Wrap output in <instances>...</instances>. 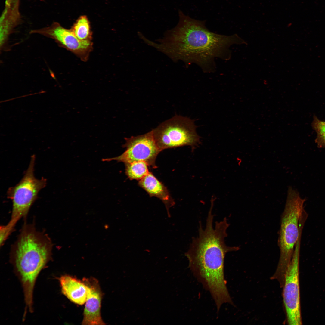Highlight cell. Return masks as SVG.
Returning <instances> with one entry per match:
<instances>
[{
  "mask_svg": "<svg viewBox=\"0 0 325 325\" xmlns=\"http://www.w3.org/2000/svg\"><path fill=\"white\" fill-rule=\"evenodd\" d=\"M125 139V142L122 147L126 149L122 154L115 157L103 159L102 161L116 160L124 164L142 161L148 166L156 167L155 160L161 151L154 138L152 130L142 135Z\"/></svg>",
  "mask_w": 325,
  "mask_h": 325,
  "instance_id": "obj_8",
  "label": "cell"
},
{
  "mask_svg": "<svg viewBox=\"0 0 325 325\" xmlns=\"http://www.w3.org/2000/svg\"><path fill=\"white\" fill-rule=\"evenodd\" d=\"M213 205L211 204L205 228L200 223L198 235L192 239L185 255L193 274L209 292L219 309L224 303H233L224 278L225 256L227 253L237 251L240 248L229 246L225 243L229 225L226 218L216 221L213 227Z\"/></svg>",
  "mask_w": 325,
  "mask_h": 325,
  "instance_id": "obj_2",
  "label": "cell"
},
{
  "mask_svg": "<svg viewBox=\"0 0 325 325\" xmlns=\"http://www.w3.org/2000/svg\"><path fill=\"white\" fill-rule=\"evenodd\" d=\"M31 34H38L54 40L58 45L74 53L83 61L87 60L91 51V41L79 39L71 29H66L57 22L50 26L32 30Z\"/></svg>",
  "mask_w": 325,
  "mask_h": 325,
  "instance_id": "obj_9",
  "label": "cell"
},
{
  "mask_svg": "<svg viewBox=\"0 0 325 325\" xmlns=\"http://www.w3.org/2000/svg\"><path fill=\"white\" fill-rule=\"evenodd\" d=\"M50 242L31 227L24 228L13 252L12 261L22 285L26 308H33L35 283L51 258Z\"/></svg>",
  "mask_w": 325,
  "mask_h": 325,
  "instance_id": "obj_3",
  "label": "cell"
},
{
  "mask_svg": "<svg viewBox=\"0 0 325 325\" xmlns=\"http://www.w3.org/2000/svg\"><path fill=\"white\" fill-rule=\"evenodd\" d=\"M125 164V174L130 180L139 181L150 172L148 165L144 161H135Z\"/></svg>",
  "mask_w": 325,
  "mask_h": 325,
  "instance_id": "obj_13",
  "label": "cell"
},
{
  "mask_svg": "<svg viewBox=\"0 0 325 325\" xmlns=\"http://www.w3.org/2000/svg\"><path fill=\"white\" fill-rule=\"evenodd\" d=\"M139 185L144 190L150 197H155L162 201L164 204L168 217H171L169 209L175 204L166 187L150 172L139 181Z\"/></svg>",
  "mask_w": 325,
  "mask_h": 325,
  "instance_id": "obj_12",
  "label": "cell"
},
{
  "mask_svg": "<svg viewBox=\"0 0 325 325\" xmlns=\"http://www.w3.org/2000/svg\"><path fill=\"white\" fill-rule=\"evenodd\" d=\"M305 199L298 192L289 186L284 211L281 219L278 239L280 250L277 269L271 277L280 284L283 283L286 272L291 261L295 247L301 233L306 219L304 205Z\"/></svg>",
  "mask_w": 325,
  "mask_h": 325,
  "instance_id": "obj_4",
  "label": "cell"
},
{
  "mask_svg": "<svg viewBox=\"0 0 325 325\" xmlns=\"http://www.w3.org/2000/svg\"><path fill=\"white\" fill-rule=\"evenodd\" d=\"M6 1L10 3L16 4L19 2L20 0H6Z\"/></svg>",
  "mask_w": 325,
  "mask_h": 325,
  "instance_id": "obj_16",
  "label": "cell"
},
{
  "mask_svg": "<svg viewBox=\"0 0 325 325\" xmlns=\"http://www.w3.org/2000/svg\"><path fill=\"white\" fill-rule=\"evenodd\" d=\"M35 156L33 155L21 179L7 190L8 197L12 202V214L9 222L6 225L2 226V228L8 234H10L18 221L27 214L37 197L39 192L46 185V178L42 177L38 179L35 177Z\"/></svg>",
  "mask_w": 325,
  "mask_h": 325,
  "instance_id": "obj_5",
  "label": "cell"
},
{
  "mask_svg": "<svg viewBox=\"0 0 325 325\" xmlns=\"http://www.w3.org/2000/svg\"><path fill=\"white\" fill-rule=\"evenodd\" d=\"M311 124L313 129L317 133L315 142L318 147H325V122L321 121L314 115Z\"/></svg>",
  "mask_w": 325,
  "mask_h": 325,
  "instance_id": "obj_15",
  "label": "cell"
},
{
  "mask_svg": "<svg viewBox=\"0 0 325 325\" xmlns=\"http://www.w3.org/2000/svg\"><path fill=\"white\" fill-rule=\"evenodd\" d=\"M178 15L175 26L166 32L156 42L150 40L147 43L173 61L181 60L186 65L194 63L204 72H214L215 58L228 60L231 57V45L246 43L236 34L226 36L210 32L204 21L192 19L181 10Z\"/></svg>",
  "mask_w": 325,
  "mask_h": 325,
  "instance_id": "obj_1",
  "label": "cell"
},
{
  "mask_svg": "<svg viewBox=\"0 0 325 325\" xmlns=\"http://www.w3.org/2000/svg\"><path fill=\"white\" fill-rule=\"evenodd\" d=\"M59 280L62 293L70 301L80 305L85 303L88 289L82 280L68 275L62 276Z\"/></svg>",
  "mask_w": 325,
  "mask_h": 325,
  "instance_id": "obj_11",
  "label": "cell"
},
{
  "mask_svg": "<svg viewBox=\"0 0 325 325\" xmlns=\"http://www.w3.org/2000/svg\"><path fill=\"white\" fill-rule=\"evenodd\" d=\"M301 237L296 245L291 261L287 269L283 296L288 324H302L301 313L299 266Z\"/></svg>",
  "mask_w": 325,
  "mask_h": 325,
  "instance_id": "obj_7",
  "label": "cell"
},
{
  "mask_svg": "<svg viewBox=\"0 0 325 325\" xmlns=\"http://www.w3.org/2000/svg\"><path fill=\"white\" fill-rule=\"evenodd\" d=\"M71 29L78 39L82 41H91L92 33L89 22L85 16L80 17Z\"/></svg>",
  "mask_w": 325,
  "mask_h": 325,
  "instance_id": "obj_14",
  "label": "cell"
},
{
  "mask_svg": "<svg viewBox=\"0 0 325 325\" xmlns=\"http://www.w3.org/2000/svg\"><path fill=\"white\" fill-rule=\"evenodd\" d=\"M194 121L176 115L161 123L152 130L154 138L160 150L184 146L194 147L200 142Z\"/></svg>",
  "mask_w": 325,
  "mask_h": 325,
  "instance_id": "obj_6",
  "label": "cell"
},
{
  "mask_svg": "<svg viewBox=\"0 0 325 325\" xmlns=\"http://www.w3.org/2000/svg\"><path fill=\"white\" fill-rule=\"evenodd\" d=\"M82 280L87 286L88 292L82 324L105 325L101 315L102 293L98 281L93 277L84 278Z\"/></svg>",
  "mask_w": 325,
  "mask_h": 325,
  "instance_id": "obj_10",
  "label": "cell"
}]
</instances>
